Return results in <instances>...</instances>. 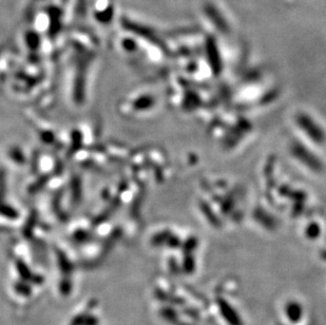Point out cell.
Wrapping results in <instances>:
<instances>
[{"instance_id":"cell-1","label":"cell","mask_w":326,"mask_h":325,"mask_svg":"<svg viewBox=\"0 0 326 325\" xmlns=\"http://www.w3.org/2000/svg\"><path fill=\"white\" fill-rule=\"evenodd\" d=\"M299 122L301 124V127L303 126V127L305 128L304 130L310 135V137L313 141H316L318 143H321L324 141V133L321 130H320V128L317 127V125L313 123L311 119L302 116L300 117Z\"/></svg>"}]
</instances>
